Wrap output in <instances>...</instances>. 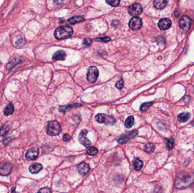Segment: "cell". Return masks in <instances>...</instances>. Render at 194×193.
<instances>
[{
  "mask_svg": "<svg viewBox=\"0 0 194 193\" xmlns=\"http://www.w3.org/2000/svg\"><path fill=\"white\" fill-rule=\"evenodd\" d=\"M98 150L97 149V148L96 147H90L88 149L87 151V153L89 154V155H91V156H94L96 155H97L98 153Z\"/></svg>",
  "mask_w": 194,
  "mask_h": 193,
  "instance_id": "obj_26",
  "label": "cell"
},
{
  "mask_svg": "<svg viewBox=\"0 0 194 193\" xmlns=\"http://www.w3.org/2000/svg\"><path fill=\"white\" fill-rule=\"evenodd\" d=\"M9 127L7 126H3L0 129V136L2 137L5 136L9 131Z\"/></svg>",
  "mask_w": 194,
  "mask_h": 193,
  "instance_id": "obj_25",
  "label": "cell"
},
{
  "mask_svg": "<svg viewBox=\"0 0 194 193\" xmlns=\"http://www.w3.org/2000/svg\"><path fill=\"white\" fill-rule=\"evenodd\" d=\"M87 134V131L85 129L83 130L78 136V140L85 147H89L91 145V142L87 138L86 135Z\"/></svg>",
  "mask_w": 194,
  "mask_h": 193,
  "instance_id": "obj_10",
  "label": "cell"
},
{
  "mask_svg": "<svg viewBox=\"0 0 194 193\" xmlns=\"http://www.w3.org/2000/svg\"><path fill=\"white\" fill-rule=\"evenodd\" d=\"M134 124V117L132 116L128 117L125 122V126L127 128H131Z\"/></svg>",
  "mask_w": 194,
  "mask_h": 193,
  "instance_id": "obj_22",
  "label": "cell"
},
{
  "mask_svg": "<svg viewBox=\"0 0 194 193\" xmlns=\"http://www.w3.org/2000/svg\"><path fill=\"white\" fill-rule=\"evenodd\" d=\"M12 166L9 163L2 164L0 166V175L7 176L8 175L12 170Z\"/></svg>",
  "mask_w": 194,
  "mask_h": 193,
  "instance_id": "obj_13",
  "label": "cell"
},
{
  "mask_svg": "<svg viewBox=\"0 0 194 193\" xmlns=\"http://www.w3.org/2000/svg\"><path fill=\"white\" fill-rule=\"evenodd\" d=\"M155 149V146L151 143H147L145 145L144 150L148 153H152Z\"/></svg>",
  "mask_w": 194,
  "mask_h": 193,
  "instance_id": "obj_23",
  "label": "cell"
},
{
  "mask_svg": "<svg viewBox=\"0 0 194 193\" xmlns=\"http://www.w3.org/2000/svg\"><path fill=\"white\" fill-rule=\"evenodd\" d=\"M92 44V40L90 38H86L84 39L83 44L86 47H89Z\"/></svg>",
  "mask_w": 194,
  "mask_h": 193,
  "instance_id": "obj_31",
  "label": "cell"
},
{
  "mask_svg": "<svg viewBox=\"0 0 194 193\" xmlns=\"http://www.w3.org/2000/svg\"><path fill=\"white\" fill-rule=\"evenodd\" d=\"M38 193H51V190L48 188L45 187L41 189Z\"/></svg>",
  "mask_w": 194,
  "mask_h": 193,
  "instance_id": "obj_33",
  "label": "cell"
},
{
  "mask_svg": "<svg viewBox=\"0 0 194 193\" xmlns=\"http://www.w3.org/2000/svg\"><path fill=\"white\" fill-rule=\"evenodd\" d=\"M142 7L139 3H134L131 5L128 8V12L129 14L134 16L140 15L142 13Z\"/></svg>",
  "mask_w": 194,
  "mask_h": 193,
  "instance_id": "obj_6",
  "label": "cell"
},
{
  "mask_svg": "<svg viewBox=\"0 0 194 193\" xmlns=\"http://www.w3.org/2000/svg\"><path fill=\"white\" fill-rule=\"evenodd\" d=\"M174 145V139L173 138H171L167 140V146L169 150H171L173 149Z\"/></svg>",
  "mask_w": 194,
  "mask_h": 193,
  "instance_id": "obj_30",
  "label": "cell"
},
{
  "mask_svg": "<svg viewBox=\"0 0 194 193\" xmlns=\"http://www.w3.org/2000/svg\"><path fill=\"white\" fill-rule=\"evenodd\" d=\"M167 3V1L165 0H155L154 1V6L160 10L164 9Z\"/></svg>",
  "mask_w": 194,
  "mask_h": 193,
  "instance_id": "obj_17",
  "label": "cell"
},
{
  "mask_svg": "<svg viewBox=\"0 0 194 193\" xmlns=\"http://www.w3.org/2000/svg\"><path fill=\"white\" fill-rule=\"evenodd\" d=\"M192 21L190 17L187 15L182 16L180 21V27L185 32H187L191 27Z\"/></svg>",
  "mask_w": 194,
  "mask_h": 193,
  "instance_id": "obj_7",
  "label": "cell"
},
{
  "mask_svg": "<svg viewBox=\"0 0 194 193\" xmlns=\"http://www.w3.org/2000/svg\"><path fill=\"white\" fill-rule=\"evenodd\" d=\"M106 3H107L109 5H111L112 6H117L120 3V1H106Z\"/></svg>",
  "mask_w": 194,
  "mask_h": 193,
  "instance_id": "obj_29",
  "label": "cell"
},
{
  "mask_svg": "<svg viewBox=\"0 0 194 193\" xmlns=\"http://www.w3.org/2000/svg\"><path fill=\"white\" fill-rule=\"evenodd\" d=\"M191 124H192L193 126H194V120H193V121H192V123H191Z\"/></svg>",
  "mask_w": 194,
  "mask_h": 193,
  "instance_id": "obj_37",
  "label": "cell"
},
{
  "mask_svg": "<svg viewBox=\"0 0 194 193\" xmlns=\"http://www.w3.org/2000/svg\"><path fill=\"white\" fill-rule=\"evenodd\" d=\"M21 61H19V59L17 58H14V60H13L12 61H10V62H9L7 65V69H11L13 67H14L15 65H16L17 64H18Z\"/></svg>",
  "mask_w": 194,
  "mask_h": 193,
  "instance_id": "obj_24",
  "label": "cell"
},
{
  "mask_svg": "<svg viewBox=\"0 0 194 193\" xmlns=\"http://www.w3.org/2000/svg\"><path fill=\"white\" fill-rule=\"evenodd\" d=\"M61 131L60 124L56 121H52L48 123L47 125V133L50 136H58Z\"/></svg>",
  "mask_w": 194,
  "mask_h": 193,
  "instance_id": "obj_3",
  "label": "cell"
},
{
  "mask_svg": "<svg viewBox=\"0 0 194 193\" xmlns=\"http://www.w3.org/2000/svg\"><path fill=\"white\" fill-rule=\"evenodd\" d=\"M99 75V71L96 66H90L87 73V80L90 83H94L97 81Z\"/></svg>",
  "mask_w": 194,
  "mask_h": 193,
  "instance_id": "obj_5",
  "label": "cell"
},
{
  "mask_svg": "<svg viewBox=\"0 0 194 193\" xmlns=\"http://www.w3.org/2000/svg\"><path fill=\"white\" fill-rule=\"evenodd\" d=\"M142 19L138 16H133L129 22V27L133 30H138L141 27Z\"/></svg>",
  "mask_w": 194,
  "mask_h": 193,
  "instance_id": "obj_9",
  "label": "cell"
},
{
  "mask_svg": "<svg viewBox=\"0 0 194 193\" xmlns=\"http://www.w3.org/2000/svg\"><path fill=\"white\" fill-rule=\"evenodd\" d=\"M171 21L168 18H162L159 21L158 27L161 30H166L171 27Z\"/></svg>",
  "mask_w": 194,
  "mask_h": 193,
  "instance_id": "obj_12",
  "label": "cell"
},
{
  "mask_svg": "<svg viewBox=\"0 0 194 193\" xmlns=\"http://www.w3.org/2000/svg\"><path fill=\"white\" fill-rule=\"evenodd\" d=\"M11 139H6V140H5V141H3V144L4 145H6L7 144V143H9V140H10Z\"/></svg>",
  "mask_w": 194,
  "mask_h": 193,
  "instance_id": "obj_36",
  "label": "cell"
},
{
  "mask_svg": "<svg viewBox=\"0 0 194 193\" xmlns=\"http://www.w3.org/2000/svg\"><path fill=\"white\" fill-rule=\"evenodd\" d=\"M133 166L134 169L136 170L139 171L142 169L143 166V162L139 158L136 157L133 160Z\"/></svg>",
  "mask_w": 194,
  "mask_h": 193,
  "instance_id": "obj_18",
  "label": "cell"
},
{
  "mask_svg": "<svg viewBox=\"0 0 194 193\" xmlns=\"http://www.w3.org/2000/svg\"><path fill=\"white\" fill-rule=\"evenodd\" d=\"M95 119L98 123L107 125H113L116 122V120L113 117L103 113L98 114L96 115Z\"/></svg>",
  "mask_w": 194,
  "mask_h": 193,
  "instance_id": "obj_4",
  "label": "cell"
},
{
  "mask_svg": "<svg viewBox=\"0 0 194 193\" xmlns=\"http://www.w3.org/2000/svg\"><path fill=\"white\" fill-rule=\"evenodd\" d=\"M84 18L82 16H74L71 18H70L69 19H68V23H70L71 25H73V24H76L77 23L80 22L84 21Z\"/></svg>",
  "mask_w": 194,
  "mask_h": 193,
  "instance_id": "obj_21",
  "label": "cell"
},
{
  "mask_svg": "<svg viewBox=\"0 0 194 193\" xmlns=\"http://www.w3.org/2000/svg\"><path fill=\"white\" fill-rule=\"evenodd\" d=\"M43 168L42 164L39 163H34L30 166V172L32 174H36L39 173Z\"/></svg>",
  "mask_w": 194,
  "mask_h": 193,
  "instance_id": "obj_16",
  "label": "cell"
},
{
  "mask_svg": "<svg viewBox=\"0 0 194 193\" xmlns=\"http://www.w3.org/2000/svg\"><path fill=\"white\" fill-rule=\"evenodd\" d=\"M152 102H147V103H143L140 107V110L141 111H145L148 110L152 105Z\"/></svg>",
  "mask_w": 194,
  "mask_h": 193,
  "instance_id": "obj_27",
  "label": "cell"
},
{
  "mask_svg": "<svg viewBox=\"0 0 194 193\" xmlns=\"http://www.w3.org/2000/svg\"><path fill=\"white\" fill-rule=\"evenodd\" d=\"M39 153V151L38 148L33 147L28 150L26 153V157L28 160H34L36 159Z\"/></svg>",
  "mask_w": 194,
  "mask_h": 193,
  "instance_id": "obj_11",
  "label": "cell"
},
{
  "mask_svg": "<svg viewBox=\"0 0 194 193\" xmlns=\"http://www.w3.org/2000/svg\"><path fill=\"white\" fill-rule=\"evenodd\" d=\"M14 107L12 103H9L3 111V113L6 116L12 115L14 112Z\"/></svg>",
  "mask_w": 194,
  "mask_h": 193,
  "instance_id": "obj_20",
  "label": "cell"
},
{
  "mask_svg": "<svg viewBox=\"0 0 194 193\" xmlns=\"http://www.w3.org/2000/svg\"><path fill=\"white\" fill-rule=\"evenodd\" d=\"M95 40L96 42H110L111 40V38L109 37H104V38H97Z\"/></svg>",
  "mask_w": 194,
  "mask_h": 193,
  "instance_id": "obj_28",
  "label": "cell"
},
{
  "mask_svg": "<svg viewBox=\"0 0 194 193\" xmlns=\"http://www.w3.org/2000/svg\"><path fill=\"white\" fill-rule=\"evenodd\" d=\"M66 58V53L64 51H58L54 54L52 58L58 61H64Z\"/></svg>",
  "mask_w": 194,
  "mask_h": 193,
  "instance_id": "obj_15",
  "label": "cell"
},
{
  "mask_svg": "<svg viewBox=\"0 0 194 193\" xmlns=\"http://www.w3.org/2000/svg\"><path fill=\"white\" fill-rule=\"evenodd\" d=\"M78 170L80 174L85 175L89 172L90 166L86 163H82L78 166Z\"/></svg>",
  "mask_w": 194,
  "mask_h": 193,
  "instance_id": "obj_14",
  "label": "cell"
},
{
  "mask_svg": "<svg viewBox=\"0 0 194 193\" xmlns=\"http://www.w3.org/2000/svg\"><path fill=\"white\" fill-rule=\"evenodd\" d=\"M139 133V131L136 130L134 131H132L131 132H129L128 133H127L126 134H124L122 136L120 137L118 139V142L119 143H125L127 142L128 140L135 138Z\"/></svg>",
  "mask_w": 194,
  "mask_h": 193,
  "instance_id": "obj_8",
  "label": "cell"
},
{
  "mask_svg": "<svg viewBox=\"0 0 194 193\" xmlns=\"http://www.w3.org/2000/svg\"><path fill=\"white\" fill-rule=\"evenodd\" d=\"M71 138H72V137L70 136L68 134H65L64 136V137H63V140L64 142H68V141H69L71 139Z\"/></svg>",
  "mask_w": 194,
  "mask_h": 193,
  "instance_id": "obj_35",
  "label": "cell"
},
{
  "mask_svg": "<svg viewBox=\"0 0 194 193\" xmlns=\"http://www.w3.org/2000/svg\"><path fill=\"white\" fill-rule=\"evenodd\" d=\"M24 44H25V40H24L22 39H19L16 42V44L17 45V46H21V45H23Z\"/></svg>",
  "mask_w": 194,
  "mask_h": 193,
  "instance_id": "obj_34",
  "label": "cell"
},
{
  "mask_svg": "<svg viewBox=\"0 0 194 193\" xmlns=\"http://www.w3.org/2000/svg\"><path fill=\"white\" fill-rule=\"evenodd\" d=\"M116 87L119 89V90H122L123 87H124V81L123 79H121L120 81H118L116 84Z\"/></svg>",
  "mask_w": 194,
  "mask_h": 193,
  "instance_id": "obj_32",
  "label": "cell"
},
{
  "mask_svg": "<svg viewBox=\"0 0 194 193\" xmlns=\"http://www.w3.org/2000/svg\"><path fill=\"white\" fill-rule=\"evenodd\" d=\"M194 181V173H181L178 175L175 186L178 189H184L189 186Z\"/></svg>",
  "mask_w": 194,
  "mask_h": 193,
  "instance_id": "obj_1",
  "label": "cell"
},
{
  "mask_svg": "<svg viewBox=\"0 0 194 193\" xmlns=\"http://www.w3.org/2000/svg\"><path fill=\"white\" fill-rule=\"evenodd\" d=\"M73 30L69 26H61L57 28L54 32L56 39L57 40H63L69 38L73 35Z\"/></svg>",
  "mask_w": 194,
  "mask_h": 193,
  "instance_id": "obj_2",
  "label": "cell"
},
{
  "mask_svg": "<svg viewBox=\"0 0 194 193\" xmlns=\"http://www.w3.org/2000/svg\"><path fill=\"white\" fill-rule=\"evenodd\" d=\"M191 117V114L189 113H180V114L178 115V121L182 123H184L187 122L190 118Z\"/></svg>",
  "mask_w": 194,
  "mask_h": 193,
  "instance_id": "obj_19",
  "label": "cell"
}]
</instances>
